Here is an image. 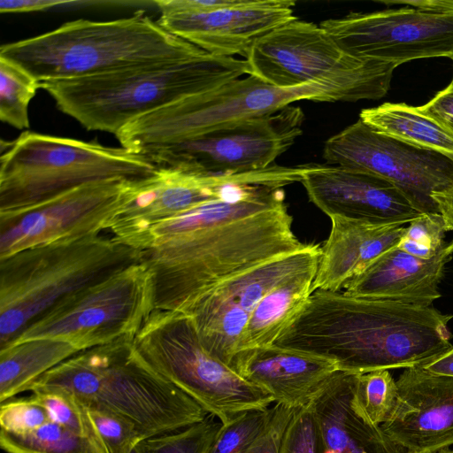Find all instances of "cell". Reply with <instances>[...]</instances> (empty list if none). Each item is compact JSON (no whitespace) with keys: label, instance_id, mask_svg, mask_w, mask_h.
I'll list each match as a JSON object with an SVG mask.
<instances>
[{"label":"cell","instance_id":"cell-2","mask_svg":"<svg viewBox=\"0 0 453 453\" xmlns=\"http://www.w3.org/2000/svg\"><path fill=\"white\" fill-rule=\"evenodd\" d=\"M453 319L433 306L315 290L273 345L363 374L420 366L449 349Z\"/></svg>","mask_w":453,"mask_h":453},{"label":"cell","instance_id":"cell-30","mask_svg":"<svg viewBox=\"0 0 453 453\" xmlns=\"http://www.w3.org/2000/svg\"><path fill=\"white\" fill-rule=\"evenodd\" d=\"M0 447L6 453H89L81 436L51 420L22 434L0 429Z\"/></svg>","mask_w":453,"mask_h":453},{"label":"cell","instance_id":"cell-20","mask_svg":"<svg viewBox=\"0 0 453 453\" xmlns=\"http://www.w3.org/2000/svg\"><path fill=\"white\" fill-rule=\"evenodd\" d=\"M382 431L408 453H435L453 445V377L420 366L403 370Z\"/></svg>","mask_w":453,"mask_h":453},{"label":"cell","instance_id":"cell-12","mask_svg":"<svg viewBox=\"0 0 453 453\" xmlns=\"http://www.w3.org/2000/svg\"><path fill=\"white\" fill-rule=\"evenodd\" d=\"M304 114L288 105L274 113L238 121L140 154L157 168L227 175L265 169L303 134Z\"/></svg>","mask_w":453,"mask_h":453},{"label":"cell","instance_id":"cell-34","mask_svg":"<svg viewBox=\"0 0 453 453\" xmlns=\"http://www.w3.org/2000/svg\"><path fill=\"white\" fill-rule=\"evenodd\" d=\"M446 232L439 213H422L405 228L397 249L416 257L430 259L446 245Z\"/></svg>","mask_w":453,"mask_h":453},{"label":"cell","instance_id":"cell-28","mask_svg":"<svg viewBox=\"0 0 453 453\" xmlns=\"http://www.w3.org/2000/svg\"><path fill=\"white\" fill-rule=\"evenodd\" d=\"M78 403L81 414V437L89 453H130L134 445L145 440L128 420Z\"/></svg>","mask_w":453,"mask_h":453},{"label":"cell","instance_id":"cell-5","mask_svg":"<svg viewBox=\"0 0 453 453\" xmlns=\"http://www.w3.org/2000/svg\"><path fill=\"white\" fill-rule=\"evenodd\" d=\"M207 52L163 28L144 11L108 21L76 19L1 46L0 57L39 81L93 76Z\"/></svg>","mask_w":453,"mask_h":453},{"label":"cell","instance_id":"cell-11","mask_svg":"<svg viewBox=\"0 0 453 453\" xmlns=\"http://www.w3.org/2000/svg\"><path fill=\"white\" fill-rule=\"evenodd\" d=\"M153 311L151 275L140 262L65 297L12 343L51 338L83 351L134 338Z\"/></svg>","mask_w":453,"mask_h":453},{"label":"cell","instance_id":"cell-23","mask_svg":"<svg viewBox=\"0 0 453 453\" xmlns=\"http://www.w3.org/2000/svg\"><path fill=\"white\" fill-rule=\"evenodd\" d=\"M447 247L448 243L430 259L416 257L397 247L388 250L349 280L343 292L357 297L432 306L441 297L439 285L451 259Z\"/></svg>","mask_w":453,"mask_h":453},{"label":"cell","instance_id":"cell-6","mask_svg":"<svg viewBox=\"0 0 453 453\" xmlns=\"http://www.w3.org/2000/svg\"><path fill=\"white\" fill-rule=\"evenodd\" d=\"M140 262V250L100 234L1 258L0 349L65 297Z\"/></svg>","mask_w":453,"mask_h":453},{"label":"cell","instance_id":"cell-15","mask_svg":"<svg viewBox=\"0 0 453 453\" xmlns=\"http://www.w3.org/2000/svg\"><path fill=\"white\" fill-rule=\"evenodd\" d=\"M330 165L368 173L391 182L420 213H439L431 197L453 182V160L373 129L360 119L327 139Z\"/></svg>","mask_w":453,"mask_h":453},{"label":"cell","instance_id":"cell-3","mask_svg":"<svg viewBox=\"0 0 453 453\" xmlns=\"http://www.w3.org/2000/svg\"><path fill=\"white\" fill-rule=\"evenodd\" d=\"M134 338L81 351L45 372L26 391L69 393L85 405L128 420L144 439L204 420L209 413L149 366L138 354Z\"/></svg>","mask_w":453,"mask_h":453},{"label":"cell","instance_id":"cell-39","mask_svg":"<svg viewBox=\"0 0 453 453\" xmlns=\"http://www.w3.org/2000/svg\"><path fill=\"white\" fill-rule=\"evenodd\" d=\"M92 5V1L75 0H2L1 13H24L45 12L58 8L78 7L79 5Z\"/></svg>","mask_w":453,"mask_h":453},{"label":"cell","instance_id":"cell-16","mask_svg":"<svg viewBox=\"0 0 453 453\" xmlns=\"http://www.w3.org/2000/svg\"><path fill=\"white\" fill-rule=\"evenodd\" d=\"M320 245L265 262L221 282L183 313L193 320L204 349L230 365L239 352L250 318L276 286L319 264Z\"/></svg>","mask_w":453,"mask_h":453},{"label":"cell","instance_id":"cell-8","mask_svg":"<svg viewBox=\"0 0 453 453\" xmlns=\"http://www.w3.org/2000/svg\"><path fill=\"white\" fill-rule=\"evenodd\" d=\"M248 74L279 88L318 83L335 101L377 100L398 65L346 53L320 26L297 18L257 41L245 58Z\"/></svg>","mask_w":453,"mask_h":453},{"label":"cell","instance_id":"cell-25","mask_svg":"<svg viewBox=\"0 0 453 453\" xmlns=\"http://www.w3.org/2000/svg\"><path fill=\"white\" fill-rule=\"evenodd\" d=\"M317 267L286 280L262 299L250 318L239 351L273 344L311 294Z\"/></svg>","mask_w":453,"mask_h":453},{"label":"cell","instance_id":"cell-18","mask_svg":"<svg viewBox=\"0 0 453 453\" xmlns=\"http://www.w3.org/2000/svg\"><path fill=\"white\" fill-rule=\"evenodd\" d=\"M292 0H236L203 12L160 14L159 25L203 51L247 57L257 40L296 19Z\"/></svg>","mask_w":453,"mask_h":453},{"label":"cell","instance_id":"cell-38","mask_svg":"<svg viewBox=\"0 0 453 453\" xmlns=\"http://www.w3.org/2000/svg\"><path fill=\"white\" fill-rule=\"evenodd\" d=\"M418 108L453 135V81L429 102Z\"/></svg>","mask_w":453,"mask_h":453},{"label":"cell","instance_id":"cell-21","mask_svg":"<svg viewBox=\"0 0 453 453\" xmlns=\"http://www.w3.org/2000/svg\"><path fill=\"white\" fill-rule=\"evenodd\" d=\"M358 378L338 370L311 399L319 453H408L369 418Z\"/></svg>","mask_w":453,"mask_h":453},{"label":"cell","instance_id":"cell-9","mask_svg":"<svg viewBox=\"0 0 453 453\" xmlns=\"http://www.w3.org/2000/svg\"><path fill=\"white\" fill-rule=\"evenodd\" d=\"M141 357L210 415L226 424L249 410L274 402L203 346L192 319L175 311L154 310L134 338Z\"/></svg>","mask_w":453,"mask_h":453},{"label":"cell","instance_id":"cell-19","mask_svg":"<svg viewBox=\"0 0 453 453\" xmlns=\"http://www.w3.org/2000/svg\"><path fill=\"white\" fill-rule=\"evenodd\" d=\"M301 183L310 201L329 218L403 226L422 214L391 182L368 173L305 165Z\"/></svg>","mask_w":453,"mask_h":453},{"label":"cell","instance_id":"cell-29","mask_svg":"<svg viewBox=\"0 0 453 453\" xmlns=\"http://www.w3.org/2000/svg\"><path fill=\"white\" fill-rule=\"evenodd\" d=\"M40 81L19 65L0 57V119L17 129L30 127L29 104Z\"/></svg>","mask_w":453,"mask_h":453},{"label":"cell","instance_id":"cell-1","mask_svg":"<svg viewBox=\"0 0 453 453\" xmlns=\"http://www.w3.org/2000/svg\"><path fill=\"white\" fill-rule=\"evenodd\" d=\"M292 223L283 188L244 184L153 226L141 252L154 310L184 312L227 279L303 249Z\"/></svg>","mask_w":453,"mask_h":453},{"label":"cell","instance_id":"cell-31","mask_svg":"<svg viewBox=\"0 0 453 453\" xmlns=\"http://www.w3.org/2000/svg\"><path fill=\"white\" fill-rule=\"evenodd\" d=\"M273 409L242 412L221 424L207 453H245L269 424Z\"/></svg>","mask_w":453,"mask_h":453},{"label":"cell","instance_id":"cell-40","mask_svg":"<svg viewBox=\"0 0 453 453\" xmlns=\"http://www.w3.org/2000/svg\"><path fill=\"white\" fill-rule=\"evenodd\" d=\"M431 197L443 219L446 230L453 231V182L440 191H434ZM447 249L453 254V241L448 243Z\"/></svg>","mask_w":453,"mask_h":453},{"label":"cell","instance_id":"cell-22","mask_svg":"<svg viewBox=\"0 0 453 453\" xmlns=\"http://www.w3.org/2000/svg\"><path fill=\"white\" fill-rule=\"evenodd\" d=\"M229 366L268 392L276 403L293 408L310 403L338 371L332 359L273 344L241 350Z\"/></svg>","mask_w":453,"mask_h":453},{"label":"cell","instance_id":"cell-7","mask_svg":"<svg viewBox=\"0 0 453 453\" xmlns=\"http://www.w3.org/2000/svg\"><path fill=\"white\" fill-rule=\"evenodd\" d=\"M5 144L0 158V214L27 210L90 182L134 180L157 169L142 154L94 141L24 131Z\"/></svg>","mask_w":453,"mask_h":453},{"label":"cell","instance_id":"cell-32","mask_svg":"<svg viewBox=\"0 0 453 453\" xmlns=\"http://www.w3.org/2000/svg\"><path fill=\"white\" fill-rule=\"evenodd\" d=\"M210 415L188 427L143 440L145 453H207L221 423Z\"/></svg>","mask_w":453,"mask_h":453},{"label":"cell","instance_id":"cell-27","mask_svg":"<svg viewBox=\"0 0 453 453\" xmlns=\"http://www.w3.org/2000/svg\"><path fill=\"white\" fill-rule=\"evenodd\" d=\"M359 119L380 133L453 160V135L418 106L385 103L362 110Z\"/></svg>","mask_w":453,"mask_h":453},{"label":"cell","instance_id":"cell-26","mask_svg":"<svg viewBox=\"0 0 453 453\" xmlns=\"http://www.w3.org/2000/svg\"><path fill=\"white\" fill-rule=\"evenodd\" d=\"M81 352L51 338L12 343L0 349V403L26 391L48 371Z\"/></svg>","mask_w":453,"mask_h":453},{"label":"cell","instance_id":"cell-41","mask_svg":"<svg viewBox=\"0 0 453 453\" xmlns=\"http://www.w3.org/2000/svg\"><path fill=\"white\" fill-rule=\"evenodd\" d=\"M420 367L434 374L453 377V345Z\"/></svg>","mask_w":453,"mask_h":453},{"label":"cell","instance_id":"cell-35","mask_svg":"<svg viewBox=\"0 0 453 453\" xmlns=\"http://www.w3.org/2000/svg\"><path fill=\"white\" fill-rule=\"evenodd\" d=\"M1 403L0 429L16 434L29 432L50 420L46 408L32 395L11 398Z\"/></svg>","mask_w":453,"mask_h":453},{"label":"cell","instance_id":"cell-4","mask_svg":"<svg viewBox=\"0 0 453 453\" xmlns=\"http://www.w3.org/2000/svg\"><path fill=\"white\" fill-rule=\"evenodd\" d=\"M248 74L245 59L202 56L106 73L40 81L63 113L87 130L115 135L133 120Z\"/></svg>","mask_w":453,"mask_h":453},{"label":"cell","instance_id":"cell-44","mask_svg":"<svg viewBox=\"0 0 453 453\" xmlns=\"http://www.w3.org/2000/svg\"><path fill=\"white\" fill-rule=\"evenodd\" d=\"M450 59L453 61V56L450 58ZM452 81H453V78H452Z\"/></svg>","mask_w":453,"mask_h":453},{"label":"cell","instance_id":"cell-13","mask_svg":"<svg viewBox=\"0 0 453 453\" xmlns=\"http://www.w3.org/2000/svg\"><path fill=\"white\" fill-rule=\"evenodd\" d=\"M407 6L349 12L319 26L346 53L394 63L453 56V0L405 1Z\"/></svg>","mask_w":453,"mask_h":453},{"label":"cell","instance_id":"cell-36","mask_svg":"<svg viewBox=\"0 0 453 453\" xmlns=\"http://www.w3.org/2000/svg\"><path fill=\"white\" fill-rule=\"evenodd\" d=\"M280 453H319L311 401L296 410L283 435Z\"/></svg>","mask_w":453,"mask_h":453},{"label":"cell","instance_id":"cell-33","mask_svg":"<svg viewBox=\"0 0 453 453\" xmlns=\"http://www.w3.org/2000/svg\"><path fill=\"white\" fill-rule=\"evenodd\" d=\"M358 392L371 420L381 425L389 417L397 397V385L389 370L359 374Z\"/></svg>","mask_w":453,"mask_h":453},{"label":"cell","instance_id":"cell-43","mask_svg":"<svg viewBox=\"0 0 453 453\" xmlns=\"http://www.w3.org/2000/svg\"><path fill=\"white\" fill-rule=\"evenodd\" d=\"M435 453H453V449H449L448 448L441 449Z\"/></svg>","mask_w":453,"mask_h":453},{"label":"cell","instance_id":"cell-17","mask_svg":"<svg viewBox=\"0 0 453 453\" xmlns=\"http://www.w3.org/2000/svg\"><path fill=\"white\" fill-rule=\"evenodd\" d=\"M129 181L90 182L27 210L0 214V259L41 245L98 235L118 212Z\"/></svg>","mask_w":453,"mask_h":453},{"label":"cell","instance_id":"cell-37","mask_svg":"<svg viewBox=\"0 0 453 453\" xmlns=\"http://www.w3.org/2000/svg\"><path fill=\"white\" fill-rule=\"evenodd\" d=\"M273 409L269 424L245 453H280L286 428L297 408L276 403Z\"/></svg>","mask_w":453,"mask_h":453},{"label":"cell","instance_id":"cell-14","mask_svg":"<svg viewBox=\"0 0 453 453\" xmlns=\"http://www.w3.org/2000/svg\"><path fill=\"white\" fill-rule=\"evenodd\" d=\"M294 180L292 167L275 164L258 171L227 175L157 168L150 176L128 182L122 203L107 230L119 242L141 251L153 226L219 199L234 186L263 184L283 188Z\"/></svg>","mask_w":453,"mask_h":453},{"label":"cell","instance_id":"cell-42","mask_svg":"<svg viewBox=\"0 0 453 453\" xmlns=\"http://www.w3.org/2000/svg\"><path fill=\"white\" fill-rule=\"evenodd\" d=\"M143 440L139 441L134 448L131 449L130 453H145L143 448Z\"/></svg>","mask_w":453,"mask_h":453},{"label":"cell","instance_id":"cell-10","mask_svg":"<svg viewBox=\"0 0 453 453\" xmlns=\"http://www.w3.org/2000/svg\"><path fill=\"white\" fill-rule=\"evenodd\" d=\"M299 100L334 102L335 97L321 84L279 88L248 75L141 116L116 137L121 147L140 154L151 147L274 113Z\"/></svg>","mask_w":453,"mask_h":453},{"label":"cell","instance_id":"cell-24","mask_svg":"<svg viewBox=\"0 0 453 453\" xmlns=\"http://www.w3.org/2000/svg\"><path fill=\"white\" fill-rule=\"evenodd\" d=\"M330 219V234L320 248L311 293L343 289L349 280L362 273L381 254L397 247L406 228L399 224L341 217Z\"/></svg>","mask_w":453,"mask_h":453}]
</instances>
